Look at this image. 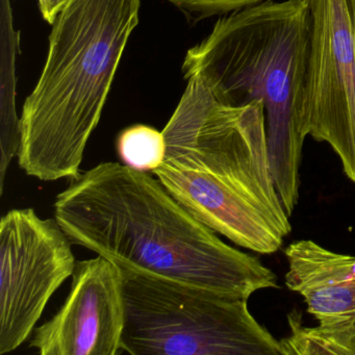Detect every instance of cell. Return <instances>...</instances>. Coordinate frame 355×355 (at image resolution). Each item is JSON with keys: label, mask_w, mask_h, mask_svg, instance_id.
<instances>
[{"label": "cell", "mask_w": 355, "mask_h": 355, "mask_svg": "<svg viewBox=\"0 0 355 355\" xmlns=\"http://www.w3.org/2000/svg\"><path fill=\"white\" fill-rule=\"evenodd\" d=\"M284 284L304 299L315 327L290 320L288 347L299 355H355V257L298 240L286 249Z\"/></svg>", "instance_id": "obj_7"}, {"label": "cell", "mask_w": 355, "mask_h": 355, "mask_svg": "<svg viewBox=\"0 0 355 355\" xmlns=\"http://www.w3.org/2000/svg\"><path fill=\"white\" fill-rule=\"evenodd\" d=\"M116 147L122 163L140 171L151 173L165 161V137L153 126L136 124L125 128L118 135Z\"/></svg>", "instance_id": "obj_10"}, {"label": "cell", "mask_w": 355, "mask_h": 355, "mask_svg": "<svg viewBox=\"0 0 355 355\" xmlns=\"http://www.w3.org/2000/svg\"><path fill=\"white\" fill-rule=\"evenodd\" d=\"M132 355H284L255 320L248 299L120 268Z\"/></svg>", "instance_id": "obj_4"}, {"label": "cell", "mask_w": 355, "mask_h": 355, "mask_svg": "<svg viewBox=\"0 0 355 355\" xmlns=\"http://www.w3.org/2000/svg\"><path fill=\"white\" fill-rule=\"evenodd\" d=\"M311 33L306 136L326 142L355 182V0H306Z\"/></svg>", "instance_id": "obj_6"}, {"label": "cell", "mask_w": 355, "mask_h": 355, "mask_svg": "<svg viewBox=\"0 0 355 355\" xmlns=\"http://www.w3.org/2000/svg\"><path fill=\"white\" fill-rule=\"evenodd\" d=\"M69 294L57 313L35 328L30 347L40 355L123 353L122 272L101 255L76 261Z\"/></svg>", "instance_id": "obj_8"}, {"label": "cell", "mask_w": 355, "mask_h": 355, "mask_svg": "<svg viewBox=\"0 0 355 355\" xmlns=\"http://www.w3.org/2000/svg\"><path fill=\"white\" fill-rule=\"evenodd\" d=\"M68 0H39L43 19L53 26Z\"/></svg>", "instance_id": "obj_12"}, {"label": "cell", "mask_w": 355, "mask_h": 355, "mask_svg": "<svg viewBox=\"0 0 355 355\" xmlns=\"http://www.w3.org/2000/svg\"><path fill=\"white\" fill-rule=\"evenodd\" d=\"M311 16L306 0L263 3L220 18L182 64L222 105L259 103L272 175L288 216L299 199Z\"/></svg>", "instance_id": "obj_2"}, {"label": "cell", "mask_w": 355, "mask_h": 355, "mask_svg": "<svg viewBox=\"0 0 355 355\" xmlns=\"http://www.w3.org/2000/svg\"><path fill=\"white\" fill-rule=\"evenodd\" d=\"M140 7L141 0H68L22 107L17 157L28 176L55 182L80 174Z\"/></svg>", "instance_id": "obj_3"}, {"label": "cell", "mask_w": 355, "mask_h": 355, "mask_svg": "<svg viewBox=\"0 0 355 355\" xmlns=\"http://www.w3.org/2000/svg\"><path fill=\"white\" fill-rule=\"evenodd\" d=\"M53 209L72 244L118 267L246 299L278 288L271 269L224 243L149 172L98 164L72 178Z\"/></svg>", "instance_id": "obj_1"}, {"label": "cell", "mask_w": 355, "mask_h": 355, "mask_svg": "<svg viewBox=\"0 0 355 355\" xmlns=\"http://www.w3.org/2000/svg\"><path fill=\"white\" fill-rule=\"evenodd\" d=\"M72 243L55 218L16 209L0 220V354L34 332L55 291L71 277Z\"/></svg>", "instance_id": "obj_5"}, {"label": "cell", "mask_w": 355, "mask_h": 355, "mask_svg": "<svg viewBox=\"0 0 355 355\" xmlns=\"http://www.w3.org/2000/svg\"><path fill=\"white\" fill-rule=\"evenodd\" d=\"M20 32L14 28L10 0H0V195L12 159L19 151L21 132L16 111V63L19 53Z\"/></svg>", "instance_id": "obj_9"}, {"label": "cell", "mask_w": 355, "mask_h": 355, "mask_svg": "<svg viewBox=\"0 0 355 355\" xmlns=\"http://www.w3.org/2000/svg\"><path fill=\"white\" fill-rule=\"evenodd\" d=\"M192 19L230 14L266 0H167Z\"/></svg>", "instance_id": "obj_11"}]
</instances>
